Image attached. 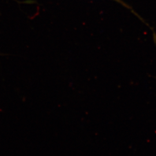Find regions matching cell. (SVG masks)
Here are the masks:
<instances>
[{
	"mask_svg": "<svg viewBox=\"0 0 156 156\" xmlns=\"http://www.w3.org/2000/svg\"><path fill=\"white\" fill-rule=\"evenodd\" d=\"M112 1H115V2H116L117 3H119V4H121L122 5H123V6H124L125 8H127L128 9H129V10H131V11H133V8L130 6L128 5V4H127V3H126L124 1H123V0H112ZM134 12V11H133ZM134 13L136 15H137V14L136 13H135V12H134ZM138 17H139L138 15H137Z\"/></svg>",
	"mask_w": 156,
	"mask_h": 156,
	"instance_id": "cell-1",
	"label": "cell"
}]
</instances>
